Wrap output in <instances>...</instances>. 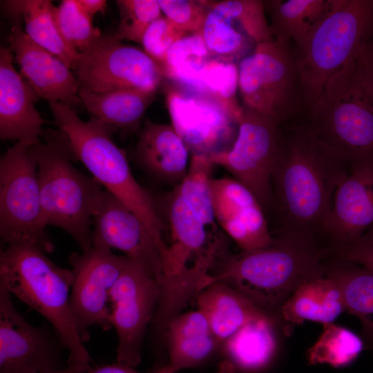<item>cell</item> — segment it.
<instances>
[{"mask_svg":"<svg viewBox=\"0 0 373 373\" xmlns=\"http://www.w3.org/2000/svg\"><path fill=\"white\" fill-rule=\"evenodd\" d=\"M351 169L306 124L282 122L272 173L280 230L321 233L335 192Z\"/></svg>","mask_w":373,"mask_h":373,"instance_id":"1","label":"cell"},{"mask_svg":"<svg viewBox=\"0 0 373 373\" xmlns=\"http://www.w3.org/2000/svg\"><path fill=\"white\" fill-rule=\"evenodd\" d=\"M316 233L280 230L264 248L226 254L215 274H209L200 290L215 282L238 289L276 321L280 307L301 285L325 276L329 256Z\"/></svg>","mask_w":373,"mask_h":373,"instance_id":"2","label":"cell"},{"mask_svg":"<svg viewBox=\"0 0 373 373\" xmlns=\"http://www.w3.org/2000/svg\"><path fill=\"white\" fill-rule=\"evenodd\" d=\"M71 269L48 258L29 242H15L0 251V287L45 317L68 352V366L83 373L91 356L76 327L70 305Z\"/></svg>","mask_w":373,"mask_h":373,"instance_id":"3","label":"cell"},{"mask_svg":"<svg viewBox=\"0 0 373 373\" xmlns=\"http://www.w3.org/2000/svg\"><path fill=\"white\" fill-rule=\"evenodd\" d=\"M55 124L66 136L75 158L81 161L106 190L111 192L144 223L161 251L168 246L162 238L164 226L155 203L135 179L125 151L111 140V128L93 117L81 119L70 106L49 102Z\"/></svg>","mask_w":373,"mask_h":373,"instance_id":"4","label":"cell"},{"mask_svg":"<svg viewBox=\"0 0 373 373\" xmlns=\"http://www.w3.org/2000/svg\"><path fill=\"white\" fill-rule=\"evenodd\" d=\"M373 35V0H338L335 8L296 46L299 111L307 113L331 78L355 60Z\"/></svg>","mask_w":373,"mask_h":373,"instance_id":"5","label":"cell"},{"mask_svg":"<svg viewBox=\"0 0 373 373\" xmlns=\"http://www.w3.org/2000/svg\"><path fill=\"white\" fill-rule=\"evenodd\" d=\"M37 163L40 198L46 226L59 227L77 242L82 251L92 247V213L103 189L93 177L78 171L65 134L50 131L45 141L31 146Z\"/></svg>","mask_w":373,"mask_h":373,"instance_id":"6","label":"cell"},{"mask_svg":"<svg viewBox=\"0 0 373 373\" xmlns=\"http://www.w3.org/2000/svg\"><path fill=\"white\" fill-rule=\"evenodd\" d=\"M306 124L351 168L373 160V101L360 84L355 60L328 82Z\"/></svg>","mask_w":373,"mask_h":373,"instance_id":"7","label":"cell"},{"mask_svg":"<svg viewBox=\"0 0 373 373\" xmlns=\"http://www.w3.org/2000/svg\"><path fill=\"white\" fill-rule=\"evenodd\" d=\"M46 227L36 159L31 146L17 142L0 159L1 243L29 242L52 253L55 245Z\"/></svg>","mask_w":373,"mask_h":373,"instance_id":"8","label":"cell"},{"mask_svg":"<svg viewBox=\"0 0 373 373\" xmlns=\"http://www.w3.org/2000/svg\"><path fill=\"white\" fill-rule=\"evenodd\" d=\"M238 68L241 105L281 122L299 112V75L289 44L274 39L261 42Z\"/></svg>","mask_w":373,"mask_h":373,"instance_id":"9","label":"cell"},{"mask_svg":"<svg viewBox=\"0 0 373 373\" xmlns=\"http://www.w3.org/2000/svg\"><path fill=\"white\" fill-rule=\"evenodd\" d=\"M166 105L191 155L210 157L233 145L240 108L235 98L180 85L167 88Z\"/></svg>","mask_w":373,"mask_h":373,"instance_id":"10","label":"cell"},{"mask_svg":"<svg viewBox=\"0 0 373 373\" xmlns=\"http://www.w3.org/2000/svg\"><path fill=\"white\" fill-rule=\"evenodd\" d=\"M281 124L240 105L233 145L210 156L214 164L224 168L252 192L263 210L273 201L272 173L280 149Z\"/></svg>","mask_w":373,"mask_h":373,"instance_id":"11","label":"cell"},{"mask_svg":"<svg viewBox=\"0 0 373 373\" xmlns=\"http://www.w3.org/2000/svg\"><path fill=\"white\" fill-rule=\"evenodd\" d=\"M73 69L79 88L94 92L125 88L156 92L164 77L161 66L143 48L109 33H102L79 52Z\"/></svg>","mask_w":373,"mask_h":373,"instance_id":"12","label":"cell"},{"mask_svg":"<svg viewBox=\"0 0 373 373\" xmlns=\"http://www.w3.org/2000/svg\"><path fill=\"white\" fill-rule=\"evenodd\" d=\"M130 260L125 255L117 256L111 249L98 245L69 256L73 276L70 305L84 343L90 339V327L97 326L105 332L113 328L110 291Z\"/></svg>","mask_w":373,"mask_h":373,"instance_id":"13","label":"cell"},{"mask_svg":"<svg viewBox=\"0 0 373 373\" xmlns=\"http://www.w3.org/2000/svg\"><path fill=\"white\" fill-rule=\"evenodd\" d=\"M160 294L155 278L131 260L109 294L111 324L118 339L116 362L134 368L140 363L144 337Z\"/></svg>","mask_w":373,"mask_h":373,"instance_id":"14","label":"cell"},{"mask_svg":"<svg viewBox=\"0 0 373 373\" xmlns=\"http://www.w3.org/2000/svg\"><path fill=\"white\" fill-rule=\"evenodd\" d=\"M66 350L52 325L34 326L0 287V373H55L68 367Z\"/></svg>","mask_w":373,"mask_h":373,"instance_id":"15","label":"cell"},{"mask_svg":"<svg viewBox=\"0 0 373 373\" xmlns=\"http://www.w3.org/2000/svg\"><path fill=\"white\" fill-rule=\"evenodd\" d=\"M201 34L213 59L236 65L257 44L273 39L260 0L213 1Z\"/></svg>","mask_w":373,"mask_h":373,"instance_id":"16","label":"cell"},{"mask_svg":"<svg viewBox=\"0 0 373 373\" xmlns=\"http://www.w3.org/2000/svg\"><path fill=\"white\" fill-rule=\"evenodd\" d=\"M92 245L118 249L143 265L160 283L167 275L164 256L140 218L108 191L99 193L92 213Z\"/></svg>","mask_w":373,"mask_h":373,"instance_id":"17","label":"cell"},{"mask_svg":"<svg viewBox=\"0 0 373 373\" xmlns=\"http://www.w3.org/2000/svg\"><path fill=\"white\" fill-rule=\"evenodd\" d=\"M211 192L215 220L243 251L273 242L263 209L245 186L233 178H212Z\"/></svg>","mask_w":373,"mask_h":373,"instance_id":"18","label":"cell"},{"mask_svg":"<svg viewBox=\"0 0 373 373\" xmlns=\"http://www.w3.org/2000/svg\"><path fill=\"white\" fill-rule=\"evenodd\" d=\"M21 21H13L8 37L10 49L21 74L39 97L70 106L82 103L79 85L70 68L59 57L35 43L22 30Z\"/></svg>","mask_w":373,"mask_h":373,"instance_id":"19","label":"cell"},{"mask_svg":"<svg viewBox=\"0 0 373 373\" xmlns=\"http://www.w3.org/2000/svg\"><path fill=\"white\" fill-rule=\"evenodd\" d=\"M373 225V160L354 165L338 186L321 233L329 244L347 242Z\"/></svg>","mask_w":373,"mask_h":373,"instance_id":"20","label":"cell"},{"mask_svg":"<svg viewBox=\"0 0 373 373\" xmlns=\"http://www.w3.org/2000/svg\"><path fill=\"white\" fill-rule=\"evenodd\" d=\"M9 48L0 49V138L28 146L40 142L45 121L35 107L39 97L13 66Z\"/></svg>","mask_w":373,"mask_h":373,"instance_id":"21","label":"cell"},{"mask_svg":"<svg viewBox=\"0 0 373 373\" xmlns=\"http://www.w3.org/2000/svg\"><path fill=\"white\" fill-rule=\"evenodd\" d=\"M189 150L172 125L145 120L134 151L137 164L154 178L176 186L186 175Z\"/></svg>","mask_w":373,"mask_h":373,"instance_id":"22","label":"cell"},{"mask_svg":"<svg viewBox=\"0 0 373 373\" xmlns=\"http://www.w3.org/2000/svg\"><path fill=\"white\" fill-rule=\"evenodd\" d=\"M164 336L173 373L202 365L211 358L222 344L199 310L180 314L168 324Z\"/></svg>","mask_w":373,"mask_h":373,"instance_id":"23","label":"cell"},{"mask_svg":"<svg viewBox=\"0 0 373 373\" xmlns=\"http://www.w3.org/2000/svg\"><path fill=\"white\" fill-rule=\"evenodd\" d=\"M345 311L338 283L325 275L298 287L280 307L276 321L287 335L305 321L332 323Z\"/></svg>","mask_w":373,"mask_h":373,"instance_id":"24","label":"cell"},{"mask_svg":"<svg viewBox=\"0 0 373 373\" xmlns=\"http://www.w3.org/2000/svg\"><path fill=\"white\" fill-rule=\"evenodd\" d=\"M195 298L198 310L205 316L222 345L247 323L272 317L242 293L223 282L209 285Z\"/></svg>","mask_w":373,"mask_h":373,"instance_id":"25","label":"cell"},{"mask_svg":"<svg viewBox=\"0 0 373 373\" xmlns=\"http://www.w3.org/2000/svg\"><path fill=\"white\" fill-rule=\"evenodd\" d=\"M224 242L222 236L214 237L191 266L162 279L160 298L151 322L157 333L164 334L169 323L180 314L191 298H195L200 283L223 251Z\"/></svg>","mask_w":373,"mask_h":373,"instance_id":"26","label":"cell"},{"mask_svg":"<svg viewBox=\"0 0 373 373\" xmlns=\"http://www.w3.org/2000/svg\"><path fill=\"white\" fill-rule=\"evenodd\" d=\"M78 96L86 109L108 126L124 133L138 130L142 118L156 97V92L125 88L94 92L79 88Z\"/></svg>","mask_w":373,"mask_h":373,"instance_id":"27","label":"cell"},{"mask_svg":"<svg viewBox=\"0 0 373 373\" xmlns=\"http://www.w3.org/2000/svg\"><path fill=\"white\" fill-rule=\"evenodd\" d=\"M325 275L338 283L346 311L358 318L365 345L373 351V273L356 263L331 257Z\"/></svg>","mask_w":373,"mask_h":373,"instance_id":"28","label":"cell"},{"mask_svg":"<svg viewBox=\"0 0 373 373\" xmlns=\"http://www.w3.org/2000/svg\"><path fill=\"white\" fill-rule=\"evenodd\" d=\"M276 321L265 317L247 323L224 342L222 352L236 368L245 373L266 369L274 360L277 341Z\"/></svg>","mask_w":373,"mask_h":373,"instance_id":"29","label":"cell"},{"mask_svg":"<svg viewBox=\"0 0 373 373\" xmlns=\"http://www.w3.org/2000/svg\"><path fill=\"white\" fill-rule=\"evenodd\" d=\"M338 0H267L262 1L270 18L273 39L289 44H300L336 6Z\"/></svg>","mask_w":373,"mask_h":373,"instance_id":"30","label":"cell"},{"mask_svg":"<svg viewBox=\"0 0 373 373\" xmlns=\"http://www.w3.org/2000/svg\"><path fill=\"white\" fill-rule=\"evenodd\" d=\"M1 3L12 22L23 19L26 33L73 69L79 52L62 37L55 20L51 1L11 0Z\"/></svg>","mask_w":373,"mask_h":373,"instance_id":"31","label":"cell"},{"mask_svg":"<svg viewBox=\"0 0 373 373\" xmlns=\"http://www.w3.org/2000/svg\"><path fill=\"white\" fill-rule=\"evenodd\" d=\"M165 212L169 222L171 245L169 247L180 272L190 266L189 261L197 259L207 249L205 224L192 207L174 190L168 195Z\"/></svg>","mask_w":373,"mask_h":373,"instance_id":"32","label":"cell"},{"mask_svg":"<svg viewBox=\"0 0 373 373\" xmlns=\"http://www.w3.org/2000/svg\"><path fill=\"white\" fill-rule=\"evenodd\" d=\"M364 347L363 338L349 329L325 324L317 341L307 350L308 364L347 367L358 358Z\"/></svg>","mask_w":373,"mask_h":373,"instance_id":"33","label":"cell"},{"mask_svg":"<svg viewBox=\"0 0 373 373\" xmlns=\"http://www.w3.org/2000/svg\"><path fill=\"white\" fill-rule=\"evenodd\" d=\"M213 162L210 157L191 155L187 173L174 191L195 210L205 225L215 221L211 192Z\"/></svg>","mask_w":373,"mask_h":373,"instance_id":"34","label":"cell"},{"mask_svg":"<svg viewBox=\"0 0 373 373\" xmlns=\"http://www.w3.org/2000/svg\"><path fill=\"white\" fill-rule=\"evenodd\" d=\"M52 10L62 37L79 52L86 50L102 35L78 0L61 1L58 6H53Z\"/></svg>","mask_w":373,"mask_h":373,"instance_id":"35","label":"cell"},{"mask_svg":"<svg viewBox=\"0 0 373 373\" xmlns=\"http://www.w3.org/2000/svg\"><path fill=\"white\" fill-rule=\"evenodd\" d=\"M119 13L114 36L141 44L144 34L150 24L162 15L157 0H117Z\"/></svg>","mask_w":373,"mask_h":373,"instance_id":"36","label":"cell"},{"mask_svg":"<svg viewBox=\"0 0 373 373\" xmlns=\"http://www.w3.org/2000/svg\"><path fill=\"white\" fill-rule=\"evenodd\" d=\"M162 12L186 35L201 32L213 1L157 0Z\"/></svg>","mask_w":373,"mask_h":373,"instance_id":"37","label":"cell"},{"mask_svg":"<svg viewBox=\"0 0 373 373\" xmlns=\"http://www.w3.org/2000/svg\"><path fill=\"white\" fill-rule=\"evenodd\" d=\"M165 16L153 21L145 31L141 45L144 50L163 69L169 48L187 36Z\"/></svg>","mask_w":373,"mask_h":373,"instance_id":"38","label":"cell"},{"mask_svg":"<svg viewBox=\"0 0 373 373\" xmlns=\"http://www.w3.org/2000/svg\"><path fill=\"white\" fill-rule=\"evenodd\" d=\"M327 249L330 257L356 263L373 273V225L354 240L328 244Z\"/></svg>","mask_w":373,"mask_h":373,"instance_id":"39","label":"cell"},{"mask_svg":"<svg viewBox=\"0 0 373 373\" xmlns=\"http://www.w3.org/2000/svg\"><path fill=\"white\" fill-rule=\"evenodd\" d=\"M355 68L360 84L373 101V35L360 47Z\"/></svg>","mask_w":373,"mask_h":373,"instance_id":"40","label":"cell"},{"mask_svg":"<svg viewBox=\"0 0 373 373\" xmlns=\"http://www.w3.org/2000/svg\"><path fill=\"white\" fill-rule=\"evenodd\" d=\"M83 373H142L135 370L134 367L115 362L111 364H105L91 366ZM149 373H173L169 367L166 365L158 367Z\"/></svg>","mask_w":373,"mask_h":373,"instance_id":"41","label":"cell"},{"mask_svg":"<svg viewBox=\"0 0 373 373\" xmlns=\"http://www.w3.org/2000/svg\"><path fill=\"white\" fill-rule=\"evenodd\" d=\"M83 9L91 17L97 12H104L107 6L105 0H78Z\"/></svg>","mask_w":373,"mask_h":373,"instance_id":"42","label":"cell"},{"mask_svg":"<svg viewBox=\"0 0 373 373\" xmlns=\"http://www.w3.org/2000/svg\"><path fill=\"white\" fill-rule=\"evenodd\" d=\"M216 373H237V371L229 361L224 359L219 363Z\"/></svg>","mask_w":373,"mask_h":373,"instance_id":"43","label":"cell"},{"mask_svg":"<svg viewBox=\"0 0 373 373\" xmlns=\"http://www.w3.org/2000/svg\"><path fill=\"white\" fill-rule=\"evenodd\" d=\"M55 373H76V372L74 369L68 366L66 369L60 372H55Z\"/></svg>","mask_w":373,"mask_h":373,"instance_id":"44","label":"cell"}]
</instances>
